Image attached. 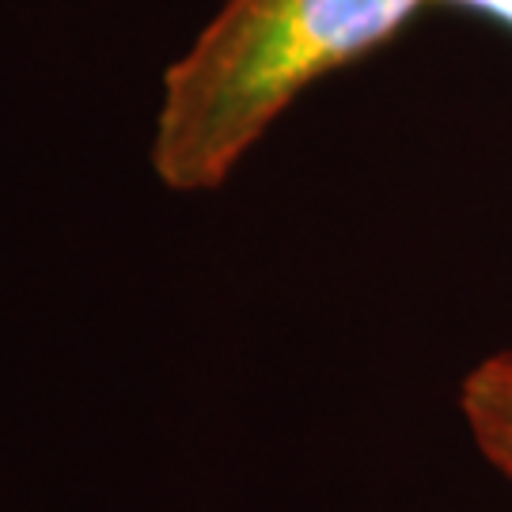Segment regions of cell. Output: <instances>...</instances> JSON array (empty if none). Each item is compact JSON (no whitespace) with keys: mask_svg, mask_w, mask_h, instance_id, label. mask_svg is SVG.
<instances>
[{"mask_svg":"<svg viewBox=\"0 0 512 512\" xmlns=\"http://www.w3.org/2000/svg\"><path fill=\"white\" fill-rule=\"evenodd\" d=\"M429 0H224L164 73L148 164L175 194L236 175L319 80L391 46Z\"/></svg>","mask_w":512,"mask_h":512,"instance_id":"1","label":"cell"},{"mask_svg":"<svg viewBox=\"0 0 512 512\" xmlns=\"http://www.w3.org/2000/svg\"><path fill=\"white\" fill-rule=\"evenodd\" d=\"M459 414L478 456L512 478V349L478 361L459 384Z\"/></svg>","mask_w":512,"mask_h":512,"instance_id":"2","label":"cell"},{"mask_svg":"<svg viewBox=\"0 0 512 512\" xmlns=\"http://www.w3.org/2000/svg\"><path fill=\"white\" fill-rule=\"evenodd\" d=\"M433 8H456V12H467V16L490 19L497 27H505L512 35V0H429Z\"/></svg>","mask_w":512,"mask_h":512,"instance_id":"3","label":"cell"}]
</instances>
